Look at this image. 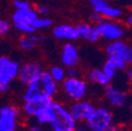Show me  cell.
<instances>
[{
  "instance_id": "obj_1",
  "label": "cell",
  "mask_w": 132,
  "mask_h": 131,
  "mask_svg": "<svg viewBox=\"0 0 132 131\" xmlns=\"http://www.w3.org/2000/svg\"><path fill=\"white\" fill-rule=\"evenodd\" d=\"M58 90V83L54 81L48 70H43L36 81L26 86L22 100L23 102H44L54 100Z\"/></svg>"
},
{
  "instance_id": "obj_2",
  "label": "cell",
  "mask_w": 132,
  "mask_h": 131,
  "mask_svg": "<svg viewBox=\"0 0 132 131\" xmlns=\"http://www.w3.org/2000/svg\"><path fill=\"white\" fill-rule=\"evenodd\" d=\"M20 64L6 56H0V92L10 90L12 82L17 79Z\"/></svg>"
},
{
  "instance_id": "obj_3",
  "label": "cell",
  "mask_w": 132,
  "mask_h": 131,
  "mask_svg": "<svg viewBox=\"0 0 132 131\" xmlns=\"http://www.w3.org/2000/svg\"><path fill=\"white\" fill-rule=\"evenodd\" d=\"M62 90L65 95L71 101H79L85 99L88 92L87 82L80 77L67 78L66 77L62 82Z\"/></svg>"
},
{
  "instance_id": "obj_4",
  "label": "cell",
  "mask_w": 132,
  "mask_h": 131,
  "mask_svg": "<svg viewBox=\"0 0 132 131\" xmlns=\"http://www.w3.org/2000/svg\"><path fill=\"white\" fill-rule=\"evenodd\" d=\"M85 123L90 131H103L113 124V114L107 107H95Z\"/></svg>"
},
{
  "instance_id": "obj_5",
  "label": "cell",
  "mask_w": 132,
  "mask_h": 131,
  "mask_svg": "<svg viewBox=\"0 0 132 131\" xmlns=\"http://www.w3.org/2000/svg\"><path fill=\"white\" fill-rule=\"evenodd\" d=\"M56 118L49 124L52 131H73L77 122L72 119L68 108L59 102H54Z\"/></svg>"
},
{
  "instance_id": "obj_6",
  "label": "cell",
  "mask_w": 132,
  "mask_h": 131,
  "mask_svg": "<svg viewBox=\"0 0 132 131\" xmlns=\"http://www.w3.org/2000/svg\"><path fill=\"white\" fill-rule=\"evenodd\" d=\"M95 26L98 31V35H100V39H103L107 42L123 39L126 32L125 27L115 20L103 19Z\"/></svg>"
},
{
  "instance_id": "obj_7",
  "label": "cell",
  "mask_w": 132,
  "mask_h": 131,
  "mask_svg": "<svg viewBox=\"0 0 132 131\" xmlns=\"http://www.w3.org/2000/svg\"><path fill=\"white\" fill-rule=\"evenodd\" d=\"M20 111L12 105H5L0 108V131L17 130Z\"/></svg>"
},
{
  "instance_id": "obj_8",
  "label": "cell",
  "mask_w": 132,
  "mask_h": 131,
  "mask_svg": "<svg viewBox=\"0 0 132 131\" xmlns=\"http://www.w3.org/2000/svg\"><path fill=\"white\" fill-rule=\"evenodd\" d=\"M105 52L107 56H114L122 59L128 65L132 63V46L130 43L124 40H115L108 42L105 47Z\"/></svg>"
},
{
  "instance_id": "obj_9",
  "label": "cell",
  "mask_w": 132,
  "mask_h": 131,
  "mask_svg": "<svg viewBox=\"0 0 132 131\" xmlns=\"http://www.w3.org/2000/svg\"><path fill=\"white\" fill-rule=\"evenodd\" d=\"M43 70H44L43 66L39 62L30 61L20 66L17 79L24 86H27L34 81H36L40 77Z\"/></svg>"
},
{
  "instance_id": "obj_10",
  "label": "cell",
  "mask_w": 132,
  "mask_h": 131,
  "mask_svg": "<svg viewBox=\"0 0 132 131\" xmlns=\"http://www.w3.org/2000/svg\"><path fill=\"white\" fill-rule=\"evenodd\" d=\"M91 4L92 11L100 14L104 19H109V20H118L122 18L124 12L119 9L112 6L108 0H89Z\"/></svg>"
},
{
  "instance_id": "obj_11",
  "label": "cell",
  "mask_w": 132,
  "mask_h": 131,
  "mask_svg": "<svg viewBox=\"0 0 132 131\" xmlns=\"http://www.w3.org/2000/svg\"><path fill=\"white\" fill-rule=\"evenodd\" d=\"M94 108L95 106L91 102L85 99H82L79 101H72V103L68 107V110L72 119L77 123H80V122H86V120L93 112Z\"/></svg>"
},
{
  "instance_id": "obj_12",
  "label": "cell",
  "mask_w": 132,
  "mask_h": 131,
  "mask_svg": "<svg viewBox=\"0 0 132 131\" xmlns=\"http://www.w3.org/2000/svg\"><path fill=\"white\" fill-rule=\"evenodd\" d=\"M105 97L109 106L113 108H122L128 103V93L114 85L108 84L105 86Z\"/></svg>"
},
{
  "instance_id": "obj_13",
  "label": "cell",
  "mask_w": 132,
  "mask_h": 131,
  "mask_svg": "<svg viewBox=\"0 0 132 131\" xmlns=\"http://www.w3.org/2000/svg\"><path fill=\"white\" fill-rule=\"evenodd\" d=\"M61 62L65 67L77 66L80 62V53L78 47L71 43L66 42L63 45L62 54H61Z\"/></svg>"
},
{
  "instance_id": "obj_14",
  "label": "cell",
  "mask_w": 132,
  "mask_h": 131,
  "mask_svg": "<svg viewBox=\"0 0 132 131\" xmlns=\"http://www.w3.org/2000/svg\"><path fill=\"white\" fill-rule=\"evenodd\" d=\"M53 35L58 40H63L66 42H72L79 38L78 29L71 24H59L53 28Z\"/></svg>"
},
{
  "instance_id": "obj_15",
  "label": "cell",
  "mask_w": 132,
  "mask_h": 131,
  "mask_svg": "<svg viewBox=\"0 0 132 131\" xmlns=\"http://www.w3.org/2000/svg\"><path fill=\"white\" fill-rule=\"evenodd\" d=\"M54 100L44 104L34 116L38 125H49L56 118Z\"/></svg>"
},
{
  "instance_id": "obj_16",
  "label": "cell",
  "mask_w": 132,
  "mask_h": 131,
  "mask_svg": "<svg viewBox=\"0 0 132 131\" xmlns=\"http://www.w3.org/2000/svg\"><path fill=\"white\" fill-rule=\"evenodd\" d=\"M76 27L78 29L80 39H83L90 43H95L100 40V35H98V31L94 24L83 22L78 24Z\"/></svg>"
},
{
  "instance_id": "obj_17",
  "label": "cell",
  "mask_w": 132,
  "mask_h": 131,
  "mask_svg": "<svg viewBox=\"0 0 132 131\" xmlns=\"http://www.w3.org/2000/svg\"><path fill=\"white\" fill-rule=\"evenodd\" d=\"M39 17L36 10L34 9H27V10H16L12 16V20L14 23H25L31 24L36 21Z\"/></svg>"
},
{
  "instance_id": "obj_18",
  "label": "cell",
  "mask_w": 132,
  "mask_h": 131,
  "mask_svg": "<svg viewBox=\"0 0 132 131\" xmlns=\"http://www.w3.org/2000/svg\"><path fill=\"white\" fill-rule=\"evenodd\" d=\"M44 39V36L36 35V34H29L23 35L19 40V46L22 51L29 52L32 51L36 47V45Z\"/></svg>"
},
{
  "instance_id": "obj_19",
  "label": "cell",
  "mask_w": 132,
  "mask_h": 131,
  "mask_svg": "<svg viewBox=\"0 0 132 131\" xmlns=\"http://www.w3.org/2000/svg\"><path fill=\"white\" fill-rule=\"evenodd\" d=\"M87 79L90 82H92V83L97 84L100 86H103V87L110 84L109 79L105 76V73L100 68H93V69L89 70L88 73H87Z\"/></svg>"
},
{
  "instance_id": "obj_20",
  "label": "cell",
  "mask_w": 132,
  "mask_h": 131,
  "mask_svg": "<svg viewBox=\"0 0 132 131\" xmlns=\"http://www.w3.org/2000/svg\"><path fill=\"white\" fill-rule=\"evenodd\" d=\"M52 101V100H48V101H44V102H24L23 106H22V110L23 112L26 114L27 117L30 118H34V116L36 114V112L47 102Z\"/></svg>"
},
{
  "instance_id": "obj_21",
  "label": "cell",
  "mask_w": 132,
  "mask_h": 131,
  "mask_svg": "<svg viewBox=\"0 0 132 131\" xmlns=\"http://www.w3.org/2000/svg\"><path fill=\"white\" fill-rule=\"evenodd\" d=\"M51 77L54 79L55 82L57 83H62L63 80L66 78V72H65V68L62 66H59V65H56V66H52L48 70Z\"/></svg>"
},
{
  "instance_id": "obj_22",
  "label": "cell",
  "mask_w": 132,
  "mask_h": 131,
  "mask_svg": "<svg viewBox=\"0 0 132 131\" xmlns=\"http://www.w3.org/2000/svg\"><path fill=\"white\" fill-rule=\"evenodd\" d=\"M106 62H108L117 71H125L128 67V64L126 62H124L122 59L114 56H108V59L106 60Z\"/></svg>"
},
{
  "instance_id": "obj_23",
  "label": "cell",
  "mask_w": 132,
  "mask_h": 131,
  "mask_svg": "<svg viewBox=\"0 0 132 131\" xmlns=\"http://www.w3.org/2000/svg\"><path fill=\"white\" fill-rule=\"evenodd\" d=\"M53 25V20L49 19L46 16H39L36 19V21L32 23V26L36 30H41V29H45L48 28L49 26Z\"/></svg>"
},
{
  "instance_id": "obj_24",
  "label": "cell",
  "mask_w": 132,
  "mask_h": 131,
  "mask_svg": "<svg viewBox=\"0 0 132 131\" xmlns=\"http://www.w3.org/2000/svg\"><path fill=\"white\" fill-rule=\"evenodd\" d=\"M15 29L20 31L22 35H29V34H35L36 29L34 28L31 24H25V23H14Z\"/></svg>"
},
{
  "instance_id": "obj_25",
  "label": "cell",
  "mask_w": 132,
  "mask_h": 131,
  "mask_svg": "<svg viewBox=\"0 0 132 131\" xmlns=\"http://www.w3.org/2000/svg\"><path fill=\"white\" fill-rule=\"evenodd\" d=\"M101 69H102V71L105 73V76L109 79V81H112V80L115 78V76H117V73H118V71L115 70L108 62H105V63H104L103 67H102Z\"/></svg>"
},
{
  "instance_id": "obj_26",
  "label": "cell",
  "mask_w": 132,
  "mask_h": 131,
  "mask_svg": "<svg viewBox=\"0 0 132 131\" xmlns=\"http://www.w3.org/2000/svg\"><path fill=\"white\" fill-rule=\"evenodd\" d=\"M13 5L16 10H27L31 7L29 2L26 1V0H14Z\"/></svg>"
},
{
  "instance_id": "obj_27",
  "label": "cell",
  "mask_w": 132,
  "mask_h": 131,
  "mask_svg": "<svg viewBox=\"0 0 132 131\" xmlns=\"http://www.w3.org/2000/svg\"><path fill=\"white\" fill-rule=\"evenodd\" d=\"M66 77L67 78H77L80 77V70L77 66H70V67H66L65 69Z\"/></svg>"
},
{
  "instance_id": "obj_28",
  "label": "cell",
  "mask_w": 132,
  "mask_h": 131,
  "mask_svg": "<svg viewBox=\"0 0 132 131\" xmlns=\"http://www.w3.org/2000/svg\"><path fill=\"white\" fill-rule=\"evenodd\" d=\"M11 28V24L10 22L5 21V20H2L0 18V35H5L6 32H9Z\"/></svg>"
},
{
  "instance_id": "obj_29",
  "label": "cell",
  "mask_w": 132,
  "mask_h": 131,
  "mask_svg": "<svg viewBox=\"0 0 132 131\" xmlns=\"http://www.w3.org/2000/svg\"><path fill=\"white\" fill-rule=\"evenodd\" d=\"M36 12H37V14L39 16H47L49 13H51L49 7L46 6V5H39V6H37Z\"/></svg>"
},
{
  "instance_id": "obj_30",
  "label": "cell",
  "mask_w": 132,
  "mask_h": 131,
  "mask_svg": "<svg viewBox=\"0 0 132 131\" xmlns=\"http://www.w3.org/2000/svg\"><path fill=\"white\" fill-rule=\"evenodd\" d=\"M103 19H104V18L102 17V16H101L100 14L95 13V12H92V13L90 14V20L92 21V24H94V25H96L97 23H100Z\"/></svg>"
},
{
  "instance_id": "obj_31",
  "label": "cell",
  "mask_w": 132,
  "mask_h": 131,
  "mask_svg": "<svg viewBox=\"0 0 132 131\" xmlns=\"http://www.w3.org/2000/svg\"><path fill=\"white\" fill-rule=\"evenodd\" d=\"M73 131H90V130H89V128L85 122H80V123L76 124Z\"/></svg>"
},
{
  "instance_id": "obj_32",
  "label": "cell",
  "mask_w": 132,
  "mask_h": 131,
  "mask_svg": "<svg viewBox=\"0 0 132 131\" xmlns=\"http://www.w3.org/2000/svg\"><path fill=\"white\" fill-rule=\"evenodd\" d=\"M103 131H125V129H123L121 126H118V125H111V126H109L107 129H105V130H103Z\"/></svg>"
},
{
  "instance_id": "obj_33",
  "label": "cell",
  "mask_w": 132,
  "mask_h": 131,
  "mask_svg": "<svg viewBox=\"0 0 132 131\" xmlns=\"http://www.w3.org/2000/svg\"><path fill=\"white\" fill-rule=\"evenodd\" d=\"M125 24H127V26H131L132 24V15L130 13L125 17Z\"/></svg>"
},
{
  "instance_id": "obj_34",
  "label": "cell",
  "mask_w": 132,
  "mask_h": 131,
  "mask_svg": "<svg viewBox=\"0 0 132 131\" xmlns=\"http://www.w3.org/2000/svg\"><path fill=\"white\" fill-rule=\"evenodd\" d=\"M27 131H44L41 127V125H35V126H31L29 127V129Z\"/></svg>"
},
{
  "instance_id": "obj_35",
  "label": "cell",
  "mask_w": 132,
  "mask_h": 131,
  "mask_svg": "<svg viewBox=\"0 0 132 131\" xmlns=\"http://www.w3.org/2000/svg\"><path fill=\"white\" fill-rule=\"evenodd\" d=\"M125 71H126V73H127L128 80H131V78H132V69H131L130 67H127V69H126Z\"/></svg>"
},
{
  "instance_id": "obj_36",
  "label": "cell",
  "mask_w": 132,
  "mask_h": 131,
  "mask_svg": "<svg viewBox=\"0 0 132 131\" xmlns=\"http://www.w3.org/2000/svg\"><path fill=\"white\" fill-rule=\"evenodd\" d=\"M12 131H18V130H12Z\"/></svg>"
},
{
  "instance_id": "obj_37",
  "label": "cell",
  "mask_w": 132,
  "mask_h": 131,
  "mask_svg": "<svg viewBox=\"0 0 132 131\" xmlns=\"http://www.w3.org/2000/svg\"><path fill=\"white\" fill-rule=\"evenodd\" d=\"M108 1H109V0H108Z\"/></svg>"
}]
</instances>
